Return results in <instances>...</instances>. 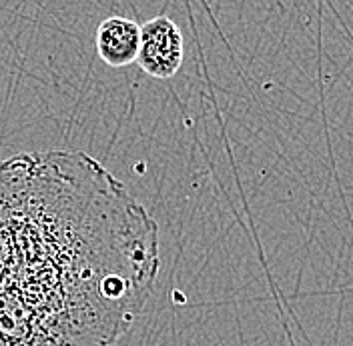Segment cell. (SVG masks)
<instances>
[{
  "instance_id": "cell-1",
  "label": "cell",
  "mask_w": 353,
  "mask_h": 346,
  "mask_svg": "<svg viewBox=\"0 0 353 346\" xmlns=\"http://www.w3.org/2000/svg\"><path fill=\"white\" fill-rule=\"evenodd\" d=\"M159 268L157 220L99 160L0 162V346H114Z\"/></svg>"
},
{
  "instance_id": "cell-2",
  "label": "cell",
  "mask_w": 353,
  "mask_h": 346,
  "mask_svg": "<svg viewBox=\"0 0 353 346\" xmlns=\"http://www.w3.org/2000/svg\"><path fill=\"white\" fill-rule=\"evenodd\" d=\"M185 43L175 22L161 14L141 26L137 65L149 76L167 80L183 65Z\"/></svg>"
},
{
  "instance_id": "cell-3",
  "label": "cell",
  "mask_w": 353,
  "mask_h": 346,
  "mask_svg": "<svg viewBox=\"0 0 353 346\" xmlns=\"http://www.w3.org/2000/svg\"><path fill=\"white\" fill-rule=\"evenodd\" d=\"M141 26L127 17H109L99 24L94 46L105 65L123 68L137 63Z\"/></svg>"
}]
</instances>
